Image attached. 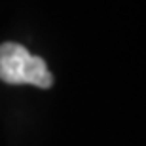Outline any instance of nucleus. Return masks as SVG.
<instances>
[{"label": "nucleus", "instance_id": "nucleus-1", "mask_svg": "<svg viewBox=\"0 0 146 146\" xmlns=\"http://www.w3.org/2000/svg\"><path fill=\"white\" fill-rule=\"evenodd\" d=\"M0 80L13 86L29 84L42 89L53 86V76L48 70L46 61L15 42L0 46Z\"/></svg>", "mask_w": 146, "mask_h": 146}]
</instances>
